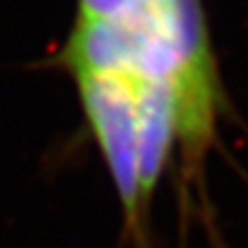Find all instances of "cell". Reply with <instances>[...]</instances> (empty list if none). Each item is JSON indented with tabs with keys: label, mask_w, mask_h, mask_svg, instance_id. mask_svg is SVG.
I'll return each mask as SVG.
<instances>
[{
	"label": "cell",
	"mask_w": 248,
	"mask_h": 248,
	"mask_svg": "<svg viewBox=\"0 0 248 248\" xmlns=\"http://www.w3.org/2000/svg\"><path fill=\"white\" fill-rule=\"evenodd\" d=\"M73 75H122L166 83L178 104V137L203 149L215 122V66L199 0H149L112 21H77L64 48Z\"/></svg>",
	"instance_id": "6da1fadb"
},
{
	"label": "cell",
	"mask_w": 248,
	"mask_h": 248,
	"mask_svg": "<svg viewBox=\"0 0 248 248\" xmlns=\"http://www.w3.org/2000/svg\"><path fill=\"white\" fill-rule=\"evenodd\" d=\"M81 104L99 143L106 164L120 195L126 223L137 240L143 238L141 221L145 201L139 174V130H137V87L122 75L87 73L75 75Z\"/></svg>",
	"instance_id": "7a4b0ae2"
},
{
	"label": "cell",
	"mask_w": 248,
	"mask_h": 248,
	"mask_svg": "<svg viewBox=\"0 0 248 248\" xmlns=\"http://www.w3.org/2000/svg\"><path fill=\"white\" fill-rule=\"evenodd\" d=\"M149 0H79V19L85 23L112 21L147 4Z\"/></svg>",
	"instance_id": "3957f363"
}]
</instances>
